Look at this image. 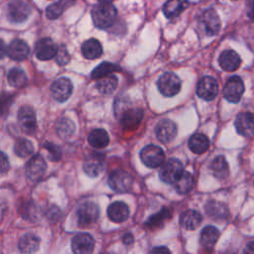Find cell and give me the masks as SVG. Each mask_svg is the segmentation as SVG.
<instances>
[{
	"label": "cell",
	"instance_id": "ac0fdd59",
	"mask_svg": "<svg viewBox=\"0 0 254 254\" xmlns=\"http://www.w3.org/2000/svg\"><path fill=\"white\" fill-rule=\"evenodd\" d=\"M56 43L50 38H43L37 42L35 46L36 57L41 61H48L56 57L58 53Z\"/></svg>",
	"mask_w": 254,
	"mask_h": 254
},
{
	"label": "cell",
	"instance_id": "cb8c5ba5",
	"mask_svg": "<svg viewBox=\"0 0 254 254\" xmlns=\"http://www.w3.org/2000/svg\"><path fill=\"white\" fill-rule=\"evenodd\" d=\"M218 237H219L218 229L212 225H207L201 230L200 239H199L200 245L205 250H211L214 247L215 243L217 242Z\"/></svg>",
	"mask_w": 254,
	"mask_h": 254
},
{
	"label": "cell",
	"instance_id": "7c38bea8",
	"mask_svg": "<svg viewBox=\"0 0 254 254\" xmlns=\"http://www.w3.org/2000/svg\"><path fill=\"white\" fill-rule=\"evenodd\" d=\"M218 92V83L212 76H203L197 83L196 93L197 95L207 101L214 99Z\"/></svg>",
	"mask_w": 254,
	"mask_h": 254
},
{
	"label": "cell",
	"instance_id": "8d00e7d4",
	"mask_svg": "<svg viewBox=\"0 0 254 254\" xmlns=\"http://www.w3.org/2000/svg\"><path fill=\"white\" fill-rule=\"evenodd\" d=\"M120 69V66L115 64H111V63H108V62H104V63H101L99 65H97L91 72V77L93 79H98L100 77H103L105 75H108L110 74L111 72L113 71H116V70H119Z\"/></svg>",
	"mask_w": 254,
	"mask_h": 254
},
{
	"label": "cell",
	"instance_id": "4316f807",
	"mask_svg": "<svg viewBox=\"0 0 254 254\" xmlns=\"http://www.w3.org/2000/svg\"><path fill=\"white\" fill-rule=\"evenodd\" d=\"M201 214L194 209H188L181 215V225L187 230H194L201 223Z\"/></svg>",
	"mask_w": 254,
	"mask_h": 254
},
{
	"label": "cell",
	"instance_id": "ba28073f",
	"mask_svg": "<svg viewBox=\"0 0 254 254\" xmlns=\"http://www.w3.org/2000/svg\"><path fill=\"white\" fill-rule=\"evenodd\" d=\"M76 217L78 225L88 226L94 223L99 217V208L97 204L91 201H85L79 205L76 210Z\"/></svg>",
	"mask_w": 254,
	"mask_h": 254
},
{
	"label": "cell",
	"instance_id": "4dcf8cb0",
	"mask_svg": "<svg viewBox=\"0 0 254 254\" xmlns=\"http://www.w3.org/2000/svg\"><path fill=\"white\" fill-rule=\"evenodd\" d=\"M87 141H88L89 145L92 146L93 148L102 149L108 145L109 136L104 129L97 128V129H93L89 133V135L87 137Z\"/></svg>",
	"mask_w": 254,
	"mask_h": 254
},
{
	"label": "cell",
	"instance_id": "ee69618b",
	"mask_svg": "<svg viewBox=\"0 0 254 254\" xmlns=\"http://www.w3.org/2000/svg\"><path fill=\"white\" fill-rule=\"evenodd\" d=\"M133 241H134V238H133V235H132L131 233H127V234L124 235V237H123V242H124V244L130 245V244L133 243Z\"/></svg>",
	"mask_w": 254,
	"mask_h": 254
},
{
	"label": "cell",
	"instance_id": "d6a6232c",
	"mask_svg": "<svg viewBox=\"0 0 254 254\" xmlns=\"http://www.w3.org/2000/svg\"><path fill=\"white\" fill-rule=\"evenodd\" d=\"M75 0H59L56 3L50 5L46 10V15L50 20L59 18L64 10L73 5Z\"/></svg>",
	"mask_w": 254,
	"mask_h": 254
},
{
	"label": "cell",
	"instance_id": "30bf717a",
	"mask_svg": "<svg viewBox=\"0 0 254 254\" xmlns=\"http://www.w3.org/2000/svg\"><path fill=\"white\" fill-rule=\"evenodd\" d=\"M18 123L21 130L27 134H32L37 128L36 114L32 106L23 105L18 111Z\"/></svg>",
	"mask_w": 254,
	"mask_h": 254
},
{
	"label": "cell",
	"instance_id": "7dc6e473",
	"mask_svg": "<svg viewBox=\"0 0 254 254\" xmlns=\"http://www.w3.org/2000/svg\"><path fill=\"white\" fill-rule=\"evenodd\" d=\"M99 1H101V2H110L112 0H99Z\"/></svg>",
	"mask_w": 254,
	"mask_h": 254
},
{
	"label": "cell",
	"instance_id": "52a82bcc",
	"mask_svg": "<svg viewBox=\"0 0 254 254\" xmlns=\"http://www.w3.org/2000/svg\"><path fill=\"white\" fill-rule=\"evenodd\" d=\"M140 158L146 167L155 169L163 164L165 155L160 147L156 145H147L141 150Z\"/></svg>",
	"mask_w": 254,
	"mask_h": 254
},
{
	"label": "cell",
	"instance_id": "d590c367",
	"mask_svg": "<svg viewBox=\"0 0 254 254\" xmlns=\"http://www.w3.org/2000/svg\"><path fill=\"white\" fill-rule=\"evenodd\" d=\"M8 83L13 87H23L27 82V75L20 67H13L7 74Z\"/></svg>",
	"mask_w": 254,
	"mask_h": 254
},
{
	"label": "cell",
	"instance_id": "8992f818",
	"mask_svg": "<svg viewBox=\"0 0 254 254\" xmlns=\"http://www.w3.org/2000/svg\"><path fill=\"white\" fill-rule=\"evenodd\" d=\"M133 184V179L129 173L123 170H114L108 177L109 187L116 192L128 191Z\"/></svg>",
	"mask_w": 254,
	"mask_h": 254
},
{
	"label": "cell",
	"instance_id": "ffe728a7",
	"mask_svg": "<svg viewBox=\"0 0 254 254\" xmlns=\"http://www.w3.org/2000/svg\"><path fill=\"white\" fill-rule=\"evenodd\" d=\"M30 53V48L26 42L20 39L13 40L7 47V55L14 61L25 60Z\"/></svg>",
	"mask_w": 254,
	"mask_h": 254
},
{
	"label": "cell",
	"instance_id": "7bdbcfd3",
	"mask_svg": "<svg viewBox=\"0 0 254 254\" xmlns=\"http://www.w3.org/2000/svg\"><path fill=\"white\" fill-rule=\"evenodd\" d=\"M247 15L254 20V0H247Z\"/></svg>",
	"mask_w": 254,
	"mask_h": 254
},
{
	"label": "cell",
	"instance_id": "3957f363",
	"mask_svg": "<svg viewBox=\"0 0 254 254\" xmlns=\"http://www.w3.org/2000/svg\"><path fill=\"white\" fill-rule=\"evenodd\" d=\"M183 172L184 167L182 162L178 159L171 158L162 165L159 171V177L162 182L172 185L177 181Z\"/></svg>",
	"mask_w": 254,
	"mask_h": 254
},
{
	"label": "cell",
	"instance_id": "277c9868",
	"mask_svg": "<svg viewBox=\"0 0 254 254\" xmlns=\"http://www.w3.org/2000/svg\"><path fill=\"white\" fill-rule=\"evenodd\" d=\"M157 84H158L159 91L164 96H168V97L178 94L182 86V82L179 76L171 71H167L163 73L159 77Z\"/></svg>",
	"mask_w": 254,
	"mask_h": 254
},
{
	"label": "cell",
	"instance_id": "60d3db41",
	"mask_svg": "<svg viewBox=\"0 0 254 254\" xmlns=\"http://www.w3.org/2000/svg\"><path fill=\"white\" fill-rule=\"evenodd\" d=\"M69 54L65 48L64 45H61L58 49V53L56 55V61L59 64L61 65H64V64H66L68 62H69Z\"/></svg>",
	"mask_w": 254,
	"mask_h": 254
},
{
	"label": "cell",
	"instance_id": "e575fe53",
	"mask_svg": "<svg viewBox=\"0 0 254 254\" xmlns=\"http://www.w3.org/2000/svg\"><path fill=\"white\" fill-rule=\"evenodd\" d=\"M192 183H193L192 176L189 172L184 171L173 185L179 193L185 194L191 190Z\"/></svg>",
	"mask_w": 254,
	"mask_h": 254
},
{
	"label": "cell",
	"instance_id": "74e56055",
	"mask_svg": "<svg viewBox=\"0 0 254 254\" xmlns=\"http://www.w3.org/2000/svg\"><path fill=\"white\" fill-rule=\"evenodd\" d=\"M15 154L20 158H27L34 152L33 143L28 139H19L14 146Z\"/></svg>",
	"mask_w": 254,
	"mask_h": 254
},
{
	"label": "cell",
	"instance_id": "9c48e42d",
	"mask_svg": "<svg viewBox=\"0 0 254 254\" xmlns=\"http://www.w3.org/2000/svg\"><path fill=\"white\" fill-rule=\"evenodd\" d=\"M199 25L206 36L217 35L220 30V20L217 13L213 9L205 10L199 18Z\"/></svg>",
	"mask_w": 254,
	"mask_h": 254
},
{
	"label": "cell",
	"instance_id": "44dd1931",
	"mask_svg": "<svg viewBox=\"0 0 254 254\" xmlns=\"http://www.w3.org/2000/svg\"><path fill=\"white\" fill-rule=\"evenodd\" d=\"M107 214L111 221L115 223L124 222L129 216V207L123 201H114L109 204Z\"/></svg>",
	"mask_w": 254,
	"mask_h": 254
},
{
	"label": "cell",
	"instance_id": "ab89813d",
	"mask_svg": "<svg viewBox=\"0 0 254 254\" xmlns=\"http://www.w3.org/2000/svg\"><path fill=\"white\" fill-rule=\"evenodd\" d=\"M44 148H46L48 151H49V159L52 160V161H59L62 157V153H61V150L60 148L53 144V143H50V142H46L44 145H43Z\"/></svg>",
	"mask_w": 254,
	"mask_h": 254
},
{
	"label": "cell",
	"instance_id": "f35d334b",
	"mask_svg": "<svg viewBox=\"0 0 254 254\" xmlns=\"http://www.w3.org/2000/svg\"><path fill=\"white\" fill-rule=\"evenodd\" d=\"M168 216H170L169 210L163 208L160 212H157L155 215L149 218V220L147 221V225H149L150 228H157L168 218Z\"/></svg>",
	"mask_w": 254,
	"mask_h": 254
},
{
	"label": "cell",
	"instance_id": "f6af8a7d",
	"mask_svg": "<svg viewBox=\"0 0 254 254\" xmlns=\"http://www.w3.org/2000/svg\"><path fill=\"white\" fill-rule=\"evenodd\" d=\"M151 252H154V253H169L170 250L165 247V246H160V247H155L151 250Z\"/></svg>",
	"mask_w": 254,
	"mask_h": 254
},
{
	"label": "cell",
	"instance_id": "f546056e",
	"mask_svg": "<svg viewBox=\"0 0 254 254\" xmlns=\"http://www.w3.org/2000/svg\"><path fill=\"white\" fill-rule=\"evenodd\" d=\"M189 148L194 154H202L209 148V140L206 135L195 133L189 140Z\"/></svg>",
	"mask_w": 254,
	"mask_h": 254
},
{
	"label": "cell",
	"instance_id": "7402d4cb",
	"mask_svg": "<svg viewBox=\"0 0 254 254\" xmlns=\"http://www.w3.org/2000/svg\"><path fill=\"white\" fill-rule=\"evenodd\" d=\"M218 62L219 65L223 70L234 71L239 67L241 64V59L236 52L232 50H226L221 53Z\"/></svg>",
	"mask_w": 254,
	"mask_h": 254
},
{
	"label": "cell",
	"instance_id": "9a60e30c",
	"mask_svg": "<svg viewBox=\"0 0 254 254\" xmlns=\"http://www.w3.org/2000/svg\"><path fill=\"white\" fill-rule=\"evenodd\" d=\"M155 133L160 142L170 143L177 135V125L170 119H162L157 123Z\"/></svg>",
	"mask_w": 254,
	"mask_h": 254
},
{
	"label": "cell",
	"instance_id": "6da1fadb",
	"mask_svg": "<svg viewBox=\"0 0 254 254\" xmlns=\"http://www.w3.org/2000/svg\"><path fill=\"white\" fill-rule=\"evenodd\" d=\"M115 115L120 119L121 125L126 129L136 128L141 122L144 112L139 107H132L127 98L118 97L114 104Z\"/></svg>",
	"mask_w": 254,
	"mask_h": 254
},
{
	"label": "cell",
	"instance_id": "1f68e13d",
	"mask_svg": "<svg viewBox=\"0 0 254 254\" xmlns=\"http://www.w3.org/2000/svg\"><path fill=\"white\" fill-rule=\"evenodd\" d=\"M118 79L114 74H108L97 79L96 88L102 94H111L117 87Z\"/></svg>",
	"mask_w": 254,
	"mask_h": 254
},
{
	"label": "cell",
	"instance_id": "bcb514c9",
	"mask_svg": "<svg viewBox=\"0 0 254 254\" xmlns=\"http://www.w3.org/2000/svg\"><path fill=\"white\" fill-rule=\"evenodd\" d=\"M247 250L248 251H254V242H250V243H248V245H247Z\"/></svg>",
	"mask_w": 254,
	"mask_h": 254
},
{
	"label": "cell",
	"instance_id": "5b68a950",
	"mask_svg": "<svg viewBox=\"0 0 254 254\" xmlns=\"http://www.w3.org/2000/svg\"><path fill=\"white\" fill-rule=\"evenodd\" d=\"M31 12V6L24 0H14L7 6V17L12 23L18 24L26 21Z\"/></svg>",
	"mask_w": 254,
	"mask_h": 254
},
{
	"label": "cell",
	"instance_id": "f1b7e54d",
	"mask_svg": "<svg viewBox=\"0 0 254 254\" xmlns=\"http://www.w3.org/2000/svg\"><path fill=\"white\" fill-rule=\"evenodd\" d=\"M211 174L218 180H224L229 175V168L226 159L223 156L215 157L209 166Z\"/></svg>",
	"mask_w": 254,
	"mask_h": 254
},
{
	"label": "cell",
	"instance_id": "836d02e7",
	"mask_svg": "<svg viewBox=\"0 0 254 254\" xmlns=\"http://www.w3.org/2000/svg\"><path fill=\"white\" fill-rule=\"evenodd\" d=\"M56 130L61 138L67 139L72 136L75 130L74 123L67 117H62L56 124Z\"/></svg>",
	"mask_w": 254,
	"mask_h": 254
},
{
	"label": "cell",
	"instance_id": "2e32d148",
	"mask_svg": "<svg viewBox=\"0 0 254 254\" xmlns=\"http://www.w3.org/2000/svg\"><path fill=\"white\" fill-rule=\"evenodd\" d=\"M236 131L245 137L254 136V114L251 112H241L234 121Z\"/></svg>",
	"mask_w": 254,
	"mask_h": 254
},
{
	"label": "cell",
	"instance_id": "d4e9b609",
	"mask_svg": "<svg viewBox=\"0 0 254 254\" xmlns=\"http://www.w3.org/2000/svg\"><path fill=\"white\" fill-rule=\"evenodd\" d=\"M188 7V0H168L163 6V12L167 18L173 19L178 17Z\"/></svg>",
	"mask_w": 254,
	"mask_h": 254
},
{
	"label": "cell",
	"instance_id": "8fae6325",
	"mask_svg": "<svg viewBox=\"0 0 254 254\" xmlns=\"http://www.w3.org/2000/svg\"><path fill=\"white\" fill-rule=\"evenodd\" d=\"M244 92V83L243 80L237 76H231L226 81L223 88V95L225 99L232 103H237Z\"/></svg>",
	"mask_w": 254,
	"mask_h": 254
},
{
	"label": "cell",
	"instance_id": "484cf974",
	"mask_svg": "<svg viewBox=\"0 0 254 254\" xmlns=\"http://www.w3.org/2000/svg\"><path fill=\"white\" fill-rule=\"evenodd\" d=\"M102 46L96 39H88L81 45V53L84 58L88 60H94L102 55Z\"/></svg>",
	"mask_w": 254,
	"mask_h": 254
},
{
	"label": "cell",
	"instance_id": "b9f144b4",
	"mask_svg": "<svg viewBox=\"0 0 254 254\" xmlns=\"http://www.w3.org/2000/svg\"><path fill=\"white\" fill-rule=\"evenodd\" d=\"M1 173L2 174H5L8 169H9V161H8V158L6 156V154L4 152L1 153Z\"/></svg>",
	"mask_w": 254,
	"mask_h": 254
},
{
	"label": "cell",
	"instance_id": "d6986e66",
	"mask_svg": "<svg viewBox=\"0 0 254 254\" xmlns=\"http://www.w3.org/2000/svg\"><path fill=\"white\" fill-rule=\"evenodd\" d=\"M104 169V157L98 153L89 154L83 162V171L89 177H97Z\"/></svg>",
	"mask_w": 254,
	"mask_h": 254
},
{
	"label": "cell",
	"instance_id": "4fadbf2b",
	"mask_svg": "<svg viewBox=\"0 0 254 254\" xmlns=\"http://www.w3.org/2000/svg\"><path fill=\"white\" fill-rule=\"evenodd\" d=\"M94 239L86 232H80L75 234L71 239V249L76 254L91 253L94 249Z\"/></svg>",
	"mask_w": 254,
	"mask_h": 254
},
{
	"label": "cell",
	"instance_id": "e0dca14e",
	"mask_svg": "<svg viewBox=\"0 0 254 254\" xmlns=\"http://www.w3.org/2000/svg\"><path fill=\"white\" fill-rule=\"evenodd\" d=\"M47 170L45 159L41 155L33 156L26 165V175L31 181L40 180Z\"/></svg>",
	"mask_w": 254,
	"mask_h": 254
},
{
	"label": "cell",
	"instance_id": "603a6c76",
	"mask_svg": "<svg viewBox=\"0 0 254 254\" xmlns=\"http://www.w3.org/2000/svg\"><path fill=\"white\" fill-rule=\"evenodd\" d=\"M205 212L209 217L217 220L226 219L229 215L227 205L216 200H210L205 204Z\"/></svg>",
	"mask_w": 254,
	"mask_h": 254
},
{
	"label": "cell",
	"instance_id": "83f0119b",
	"mask_svg": "<svg viewBox=\"0 0 254 254\" xmlns=\"http://www.w3.org/2000/svg\"><path fill=\"white\" fill-rule=\"evenodd\" d=\"M40 238L33 233H26L19 239L18 247L23 253H33L39 249Z\"/></svg>",
	"mask_w": 254,
	"mask_h": 254
},
{
	"label": "cell",
	"instance_id": "7a4b0ae2",
	"mask_svg": "<svg viewBox=\"0 0 254 254\" xmlns=\"http://www.w3.org/2000/svg\"><path fill=\"white\" fill-rule=\"evenodd\" d=\"M117 17L116 8L109 2L96 4L91 10L93 24L98 29H107L111 27Z\"/></svg>",
	"mask_w": 254,
	"mask_h": 254
},
{
	"label": "cell",
	"instance_id": "5bb4252c",
	"mask_svg": "<svg viewBox=\"0 0 254 254\" xmlns=\"http://www.w3.org/2000/svg\"><path fill=\"white\" fill-rule=\"evenodd\" d=\"M51 92L57 101L64 102L72 93V83L68 78L61 77L53 82Z\"/></svg>",
	"mask_w": 254,
	"mask_h": 254
}]
</instances>
